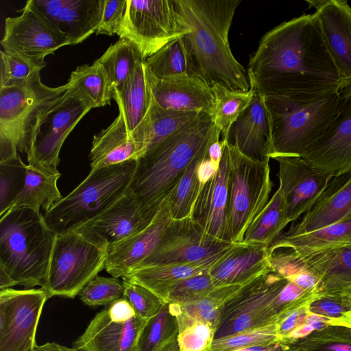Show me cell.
Returning a JSON list of instances; mask_svg holds the SVG:
<instances>
[{
    "instance_id": "f546056e",
    "label": "cell",
    "mask_w": 351,
    "mask_h": 351,
    "mask_svg": "<svg viewBox=\"0 0 351 351\" xmlns=\"http://www.w3.org/2000/svg\"><path fill=\"white\" fill-rule=\"evenodd\" d=\"M231 250L222 256L202 262L156 265L138 268L123 278H130L145 287L167 303L169 293L177 284L187 278L209 272Z\"/></svg>"
},
{
    "instance_id": "6125c7cd",
    "label": "cell",
    "mask_w": 351,
    "mask_h": 351,
    "mask_svg": "<svg viewBox=\"0 0 351 351\" xmlns=\"http://www.w3.org/2000/svg\"><path fill=\"white\" fill-rule=\"evenodd\" d=\"M348 297V298L351 300V289L348 290L346 293H344Z\"/></svg>"
},
{
    "instance_id": "5b68a950",
    "label": "cell",
    "mask_w": 351,
    "mask_h": 351,
    "mask_svg": "<svg viewBox=\"0 0 351 351\" xmlns=\"http://www.w3.org/2000/svg\"><path fill=\"white\" fill-rule=\"evenodd\" d=\"M314 291L271 271L241 288L225 303L215 339L274 324L288 311L307 304Z\"/></svg>"
},
{
    "instance_id": "277c9868",
    "label": "cell",
    "mask_w": 351,
    "mask_h": 351,
    "mask_svg": "<svg viewBox=\"0 0 351 351\" xmlns=\"http://www.w3.org/2000/svg\"><path fill=\"white\" fill-rule=\"evenodd\" d=\"M0 289L42 286L56 233L40 212L10 209L0 216Z\"/></svg>"
},
{
    "instance_id": "7a4b0ae2",
    "label": "cell",
    "mask_w": 351,
    "mask_h": 351,
    "mask_svg": "<svg viewBox=\"0 0 351 351\" xmlns=\"http://www.w3.org/2000/svg\"><path fill=\"white\" fill-rule=\"evenodd\" d=\"M241 0H173L176 10L189 32L181 36L189 75L210 87L215 84L247 92V70L234 58L229 31Z\"/></svg>"
},
{
    "instance_id": "83f0119b",
    "label": "cell",
    "mask_w": 351,
    "mask_h": 351,
    "mask_svg": "<svg viewBox=\"0 0 351 351\" xmlns=\"http://www.w3.org/2000/svg\"><path fill=\"white\" fill-rule=\"evenodd\" d=\"M268 248L237 243L209 271L217 287L243 285L262 274L272 271Z\"/></svg>"
},
{
    "instance_id": "b9f144b4",
    "label": "cell",
    "mask_w": 351,
    "mask_h": 351,
    "mask_svg": "<svg viewBox=\"0 0 351 351\" xmlns=\"http://www.w3.org/2000/svg\"><path fill=\"white\" fill-rule=\"evenodd\" d=\"M146 69L159 79L188 75L186 55L181 37L168 43L145 60Z\"/></svg>"
},
{
    "instance_id": "8d00e7d4",
    "label": "cell",
    "mask_w": 351,
    "mask_h": 351,
    "mask_svg": "<svg viewBox=\"0 0 351 351\" xmlns=\"http://www.w3.org/2000/svg\"><path fill=\"white\" fill-rule=\"evenodd\" d=\"M219 135H221V132L216 128L211 137L198 152L166 197L171 219H181L191 216L197 196L202 187L197 176L198 166L206 156L209 145Z\"/></svg>"
},
{
    "instance_id": "9c48e42d",
    "label": "cell",
    "mask_w": 351,
    "mask_h": 351,
    "mask_svg": "<svg viewBox=\"0 0 351 351\" xmlns=\"http://www.w3.org/2000/svg\"><path fill=\"white\" fill-rule=\"evenodd\" d=\"M108 243L102 239L67 230L56 233L48 271L41 286L49 297L74 298L105 269Z\"/></svg>"
},
{
    "instance_id": "4dcf8cb0",
    "label": "cell",
    "mask_w": 351,
    "mask_h": 351,
    "mask_svg": "<svg viewBox=\"0 0 351 351\" xmlns=\"http://www.w3.org/2000/svg\"><path fill=\"white\" fill-rule=\"evenodd\" d=\"M199 112H179L164 109L152 97L146 116L133 134L138 152V159L147 150L164 141Z\"/></svg>"
},
{
    "instance_id": "681fc988",
    "label": "cell",
    "mask_w": 351,
    "mask_h": 351,
    "mask_svg": "<svg viewBox=\"0 0 351 351\" xmlns=\"http://www.w3.org/2000/svg\"><path fill=\"white\" fill-rule=\"evenodd\" d=\"M125 298L136 313L149 319L156 315L166 302L145 287L128 278H122Z\"/></svg>"
},
{
    "instance_id": "5bb4252c",
    "label": "cell",
    "mask_w": 351,
    "mask_h": 351,
    "mask_svg": "<svg viewBox=\"0 0 351 351\" xmlns=\"http://www.w3.org/2000/svg\"><path fill=\"white\" fill-rule=\"evenodd\" d=\"M236 244L209 235L191 216L171 219L158 247L134 269L156 265L202 262L223 255Z\"/></svg>"
},
{
    "instance_id": "9f6ffc18",
    "label": "cell",
    "mask_w": 351,
    "mask_h": 351,
    "mask_svg": "<svg viewBox=\"0 0 351 351\" xmlns=\"http://www.w3.org/2000/svg\"><path fill=\"white\" fill-rule=\"evenodd\" d=\"M234 351H292L289 346L280 340L276 341L239 349Z\"/></svg>"
},
{
    "instance_id": "7402d4cb",
    "label": "cell",
    "mask_w": 351,
    "mask_h": 351,
    "mask_svg": "<svg viewBox=\"0 0 351 351\" xmlns=\"http://www.w3.org/2000/svg\"><path fill=\"white\" fill-rule=\"evenodd\" d=\"M171 220L165 198L147 227L124 240L108 245L106 271L118 278L128 276L158 247Z\"/></svg>"
},
{
    "instance_id": "ab89813d",
    "label": "cell",
    "mask_w": 351,
    "mask_h": 351,
    "mask_svg": "<svg viewBox=\"0 0 351 351\" xmlns=\"http://www.w3.org/2000/svg\"><path fill=\"white\" fill-rule=\"evenodd\" d=\"M178 332L176 315L171 305L166 303L148 319L139 335L136 351H158L176 339Z\"/></svg>"
},
{
    "instance_id": "ac0fdd59",
    "label": "cell",
    "mask_w": 351,
    "mask_h": 351,
    "mask_svg": "<svg viewBox=\"0 0 351 351\" xmlns=\"http://www.w3.org/2000/svg\"><path fill=\"white\" fill-rule=\"evenodd\" d=\"M300 157L332 178L351 171V83L341 91L331 123Z\"/></svg>"
},
{
    "instance_id": "f6af8a7d",
    "label": "cell",
    "mask_w": 351,
    "mask_h": 351,
    "mask_svg": "<svg viewBox=\"0 0 351 351\" xmlns=\"http://www.w3.org/2000/svg\"><path fill=\"white\" fill-rule=\"evenodd\" d=\"M277 340L280 339L274 324L215 339L206 351H234Z\"/></svg>"
},
{
    "instance_id": "f5cc1de1",
    "label": "cell",
    "mask_w": 351,
    "mask_h": 351,
    "mask_svg": "<svg viewBox=\"0 0 351 351\" xmlns=\"http://www.w3.org/2000/svg\"><path fill=\"white\" fill-rule=\"evenodd\" d=\"M127 0H105L101 21L96 34H117L123 21Z\"/></svg>"
},
{
    "instance_id": "4316f807",
    "label": "cell",
    "mask_w": 351,
    "mask_h": 351,
    "mask_svg": "<svg viewBox=\"0 0 351 351\" xmlns=\"http://www.w3.org/2000/svg\"><path fill=\"white\" fill-rule=\"evenodd\" d=\"M351 212V171L333 177L311 210L285 234L311 232L343 219Z\"/></svg>"
},
{
    "instance_id": "ffe728a7",
    "label": "cell",
    "mask_w": 351,
    "mask_h": 351,
    "mask_svg": "<svg viewBox=\"0 0 351 351\" xmlns=\"http://www.w3.org/2000/svg\"><path fill=\"white\" fill-rule=\"evenodd\" d=\"M155 215L143 211L138 199L129 187L101 213L69 230L97 236L110 245L143 230Z\"/></svg>"
},
{
    "instance_id": "94428289",
    "label": "cell",
    "mask_w": 351,
    "mask_h": 351,
    "mask_svg": "<svg viewBox=\"0 0 351 351\" xmlns=\"http://www.w3.org/2000/svg\"><path fill=\"white\" fill-rule=\"evenodd\" d=\"M178 337V336H177ZM158 351H180L177 337L174 339L173 341L163 346Z\"/></svg>"
},
{
    "instance_id": "9a60e30c",
    "label": "cell",
    "mask_w": 351,
    "mask_h": 351,
    "mask_svg": "<svg viewBox=\"0 0 351 351\" xmlns=\"http://www.w3.org/2000/svg\"><path fill=\"white\" fill-rule=\"evenodd\" d=\"M280 262L289 274L304 270L317 281L315 294H343L351 289V243L312 250L280 248Z\"/></svg>"
},
{
    "instance_id": "db71d44e",
    "label": "cell",
    "mask_w": 351,
    "mask_h": 351,
    "mask_svg": "<svg viewBox=\"0 0 351 351\" xmlns=\"http://www.w3.org/2000/svg\"><path fill=\"white\" fill-rule=\"evenodd\" d=\"M308 304L288 311L278 319L276 325L280 340L287 337L306 323L311 315L308 311Z\"/></svg>"
},
{
    "instance_id": "c3c4849f",
    "label": "cell",
    "mask_w": 351,
    "mask_h": 351,
    "mask_svg": "<svg viewBox=\"0 0 351 351\" xmlns=\"http://www.w3.org/2000/svg\"><path fill=\"white\" fill-rule=\"evenodd\" d=\"M0 88L12 87L27 82L43 66L1 50Z\"/></svg>"
},
{
    "instance_id": "8fae6325",
    "label": "cell",
    "mask_w": 351,
    "mask_h": 351,
    "mask_svg": "<svg viewBox=\"0 0 351 351\" xmlns=\"http://www.w3.org/2000/svg\"><path fill=\"white\" fill-rule=\"evenodd\" d=\"M189 30L179 16L173 0H127L117 35L134 43L145 60Z\"/></svg>"
},
{
    "instance_id": "7c38bea8",
    "label": "cell",
    "mask_w": 351,
    "mask_h": 351,
    "mask_svg": "<svg viewBox=\"0 0 351 351\" xmlns=\"http://www.w3.org/2000/svg\"><path fill=\"white\" fill-rule=\"evenodd\" d=\"M69 82V81H68ZM68 90L42 117L35 132L28 164L47 173H60L62 146L77 124L93 108L70 82Z\"/></svg>"
},
{
    "instance_id": "836d02e7",
    "label": "cell",
    "mask_w": 351,
    "mask_h": 351,
    "mask_svg": "<svg viewBox=\"0 0 351 351\" xmlns=\"http://www.w3.org/2000/svg\"><path fill=\"white\" fill-rule=\"evenodd\" d=\"M60 176V173H47L27 165L23 189L10 209L27 208L40 212L42 207L47 212L64 197L57 186Z\"/></svg>"
},
{
    "instance_id": "680465c9",
    "label": "cell",
    "mask_w": 351,
    "mask_h": 351,
    "mask_svg": "<svg viewBox=\"0 0 351 351\" xmlns=\"http://www.w3.org/2000/svg\"><path fill=\"white\" fill-rule=\"evenodd\" d=\"M29 351H75L73 348H68L55 342H48L41 346H36Z\"/></svg>"
},
{
    "instance_id": "d4e9b609",
    "label": "cell",
    "mask_w": 351,
    "mask_h": 351,
    "mask_svg": "<svg viewBox=\"0 0 351 351\" xmlns=\"http://www.w3.org/2000/svg\"><path fill=\"white\" fill-rule=\"evenodd\" d=\"M252 90L250 104L232 124L222 140L252 160L269 162V115L263 96Z\"/></svg>"
},
{
    "instance_id": "4fadbf2b",
    "label": "cell",
    "mask_w": 351,
    "mask_h": 351,
    "mask_svg": "<svg viewBox=\"0 0 351 351\" xmlns=\"http://www.w3.org/2000/svg\"><path fill=\"white\" fill-rule=\"evenodd\" d=\"M147 320L138 315L125 298H120L95 315L73 348L75 351H136Z\"/></svg>"
},
{
    "instance_id": "ba28073f",
    "label": "cell",
    "mask_w": 351,
    "mask_h": 351,
    "mask_svg": "<svg viewBox=\"0 0 351 351\" xmlns=\"http://www.w3.org/2000/svg\"><path fill=\"white\" fill-rule=\"evenodd\" d=\"M136 160L90 169L86 178L43 217L56 233L71 229L97 215L129 188Z\"/></svg>"
},
{
    "instance_id": "3957f363",
    "label": "cell",
    "mask_w": 351,
    "mask_h": 351,
    "mask_svg": "<svg viewBox=\"0 0 351 351\" xmlns=\"http://www.w3.org/2000/svg\"><path fill=\"white\" fill-rule=\"evenodd\" d=\"M216 128L209 114L199 112L136 160L129 187L145 213H157Z\"/></svg>"
},
{
    "instance_id": "1f68e13d",
    "label": "cell",
    "mask_w": 351,
    "mask_h": 351,
    "mask_svg": "<svg viewBox=\"0 0 351 351\" xmlns=\"http://www.w3.org/2000/svg\"><path fill=\"white\" fill-rule=\"evenodd\" d=\"M119 108V114L125 121L130 135L133 134L146 116L152 95L147 81L145 60L136 65L123 90L112 93Z\"/></svg>"
},
{
    "instance_id": "d6a6232c",
    "label": "cell",
    "mask_w": 351,
    "mask_h": 351,
    "mask_svg": "<svg viewBox=\"0 0 351 351\" xmlns=\"http://www.w3.org/2000/svg\"><path fill=\"white\" fill-rule=\"evenodd\" d=\"M241 286L217 287L208 295L198 301L182 304H170L177 317L179 331L196 322L207 323L217 331L225 303Z\"/></svg>"
},
{
    "instance_id": "6da1fadb",
    "label": "cell",
    "mask_w": 351,
    "mask_h": 351,
    "mask_svg": "<svg viewBox=\"0 0 351 351\" xmlns=\"http://www.w3.org/2000/svg\"><path fill=\"white\" fill-rule=\"evenodd\" d=\"M250 88L263 95L307 101L341 92L351 82L336 67L313 14L266 32L247 69Z\"/></svg>"
},
{
    "instance_id": "52a82bcc",
    "label": "cell",
    "mask_w": 351,
    "mask_h": 351,
    "mask_svg": "<svg viewBox=\"0 0 351 351\" xmlns=\"http://www.w3.org/2000/svg\"><path fill=\"white\" fill-rule=\"evenodd\" d=\"M70 85L47 86L38 71L23 84L0 88V162L29 154L42 117Z\"/></svg>"
},
{
    "instance_id": "484cf974",
    "label": "cell",
    "mask_w": 351,
    "mask_h": 351,
    "mask_svg": "<svg viewBox=\"0 0 351 351\" xmlns=\"http://www.w3.org/2000/svg\"><path fill=\"white\" fill-rule=\"evenodd\" d=\"M228 177V156L224 145L219 169L201 188L191 214L207 234L223 241H227Z\"/></svg>"
},
{
    "instance_id": "603a6c76",
    "label": "cell",
    "mask_w": 351,
    "mask_h": 351,
    "mask_svg": "<svg viewBox=\"0 0 351 351\" xmlns=\"http://www.w3.org/2000/svg\"><path fill=\"white\" fill-rule=\"evenodd\" d=\"M341 75L351 82V7L344 0H307Z\"/></svg>"
},
{
    "instance_id": "8992f818",
    "label": "cell",
    "mask_w": 351,
    "mask_h": 351,
    "mask_svg": "<svg viewBox=\"0 0 351 351\" xmlns=\"http://www.w3.org/2000/svg\"><path fill=\"white\" fill-rule=\"evenodd\" d=\"M261 95L270 120L269 157L274 159L302 155L331 123L338 109L341 92L307 101Z\"/></svg>"
},
{
    "instance_id": "e575fe53",
    "label": "cell",
    "mask_w": 351,
    "mask_h": 351,
    "mask_svg": "<svg viewBox=\"0 0 351 351\" xmlns=\"http://www.w3.org/2000/svg\"><path fill=\"white\" fill-rule=\"evenodd\" d=\"M351 243V212L341 221L322 229L301 234L285 233L268 248L269 253L280 248L319 249Z\"/></svg>"
},
{
    "instance_id": "74e56055",
    "label": "cell",
    "mask_w": 351,
    "mask_h": 351,
    "mask_svg": "<svg viewBox=\"0 0 351 351\" xmlns=\"http://www.w3.org/2000/svg\"><path fill=\"white\" fill-rule=\"evenodd\" d=\"M142 60L141 54L134 43L126 38H119L97 60L105 69L113 93L123 90Z\"/></svg>"
},
{
    "instance_id": "f35d334b",
    "label": "cell",
    "mask_w": 351,
    "mask_h": 351,
    "mask_svg": "<svg viewBox=\"0 0 351 351\" xmlns=\"http://www.w3.org/2000/svg\"><path fill=\"white\" fill-rule=\"evenodd\" d=\"M69 82L75 86L93 108L110 105L112 90L107 73L96 60L92 64H83L74 70Z\"/></svg>"
},
{
    "instance_id": "11a10c76",
    "label": "cell",
    "mask_w": 351,
    "mask_h": 351,
    "mask_svg": "<svg viewBox=\"0 0 351 351\" xmlns=\"http://www.w3.org/2000/svg\"><path fill=\"white\" fill-rule=\"evenodd\" d=\"M219 165H217L210 160L207 155L201 161L197 168V176L199 182L203 186L208 180H210L216 173Z\"/></svg>"
},
{
    "instance_id": "30bf717a",
    "label": "cell",
    "mask_w": 351,
    "mask_h": 351,
    "mask_svg": "<svg viewBox=\"0 0 351 351\" xmlns=\"http://www.w3.org/2000/svg\"><path fill=\"white\" fill-rule=\"evenodd\" d=\"M224 143L228 165L226 239L242 243L247 228L269 200L273 185L269 162L252 160Z\"/></svg>"
},
{
    "instance_id": "2e32d148",
    "label": "cell",
    "mask_w": 351,
    "mask_h": 351,
    "mask_svg": "<svg viewBox=\"0 0 351 351\" xmlns=\"http://www.w3.org/2000/svg\"><path fill=\"white\" fill-rule=\"evenodd\" d=\"M47 292L40 289H0V351H29L36 346V333Z\"/></svg>"
},
{
    "instance_id": "e0dca14e",
    "label": "cell",
    "mask_w": 351,
    "mask_h": 351,
    "mask_svg": "<svg viewBox=\"0 0 351 351\" xmlns=\"http://www.w3.org/2000/svg\"><path fill=\"white\" fill-rule=\"evenodd\" d=\"M1 44L3 51L45 67V58L70 42L27 1L21 15L5 19Z\"/></svg>"
},
{
    "instance_id": "f907efd6",
    "label": "cell",
    "mask_w": 351,
    "mask_h": 351,
    "mask_svg": "<svg viewBox=\"0 0 351 351\" xmlns=\"http://www.w3.org/2000/svg\"><path fill=\"white\" fill-rule=\"evenodd\" d=\"M216 329L210 324L196 322L179 331L177 340L180 351H206L211 346Z\"/></svg>"
},
{
    "instance_id": "cb8c5ba5",
    "label": "cell",
    "mask_w": 351,
    "mask_h": 351,
    "mask_svg": "<svg viewBox=\"0 0 351 351\" xmlns=\"http://www.w3.org/2000/svg\"><path fill=\"white\" fill-rule=\"evenodd\" d=\"M145 73L152 99L160 107L179 112H204L212 117L214 94L211 87L200 79L189 75L159 79L146 68Z\"/></svg>"
},
{
    "instance_id": "bcb514c9",
    "label": "cell",
    "mask_w": 351,
    "mask_h": 351,
    "mask_svg": "<svg viewBox=\"0 0 351 351\" xmlns=\"http://www.w3.org/2000/svg\"><path fill=\"white\" fill-rule=\"evenodd\" d=\"M124 288L118 278L96 276L78 294L84 304L90 306H108L123 298Z\"/></svg>"
},
{
    "instance_id": "ee69618b",
    "label": "cell",
    "mask_w": 351,
    "mask_h": 351,
    "mask_svg": "<svg viewBox=\"0 0 351 351\" xmlns=\"http://www.w3.org/2000/svg\"><path fill=\"white\" fill-rule=\"evenodd\" d=\"M26 167L20 156L0 162V216L12 207L21 193Z\"/></svg>"
},
{
    "instance_id": "6f0895ef",
    "label": "cell",
    "mask_w": 351,
    "mask_h": 351,
    "mask_svg": "<svg viewBox=\"0 0 351 351\" xmlns=\"http://www.w3.org/2000/svg\"><path fill=\"white\" fill-rule=\"evenodd\" d=\"M220 136L221 135L216 136L212 141L207 152L208 158L217 165L220 164L225 145L224 141L219 140Z\"/></svg>"
},
{
    "instance_id": "816d5d0a",
    "label": "cell",
    "mask_w": 351,
    "mask_h": 351,
    "mask_svg": "<svg viewBox=\"0 0 351 351\" xmlns=\"http://www.w3.org/2000/svg\"><path fill=\"white\" fill-rule=\"evenodd\" d=\"M308 311L311 315L337 319L351 311V300L345 294L319 295L308 304Z\"/></svg>"
},
{
    "instance_id": "d6986e66",
    "label": "cell",
    "mask_w": 351,
    "mask_h": 351,
    "mask_svg": "<svg viewBox=\"0 0 351 351\" xmlns=\"http://www.w3.org/2000/svg\"><path fill=\"white\" fill-rule=\"evenodd\" d=\"M277 176L290 222L308 212L332 177L317 171L300 156H279Z\"/></svg>"
},
{
    "instance_id": "60d3db41",
    "label": "cell",
    "mask_w": 351,
    "mask_h": 351,
    "mask_svg": "<svg viewBox=\"0 0 351 351\" xmlns=\"http://www.w3.org/2000/svg\"><path fill=\"white\" fill-rule=\"evenodd\" d=\"M211 88L215 97L212 119L224 138L232 124L250 104L253 90H232L219 84L213 85Z\"/></svg>"
},
{
    "instance_id": "be15d7a7",
    "label": "cell",
    "mask_w": 351,
    "mask_h": 351,
    "mask_svg": "<svg viewBox=\"0 0 351 351\" xmlns=\"http://www.w3.org/2000/svg\"><path fill=\"white\" fill-rule=\"evenodd\" d=\"M291 348L292 351H300V350H295V349L292 348L291 347Z\"/></svg>"
},
{
    "instance_id": "d590c367",
    "label": "cell",
    "mask_w": 351,
    "mask_h": 351,
    "mask_svg": "<svg viewBox=\"0 0 351 351\" xmlns=\"http://www.w3.org/2000/svg\"><path fill=\"white\" fill-rule=\"evenodd\" d=\"M289 223L284 199L278 189L247 228L243 243L269 248L282 234Z\"/></svg>"
},
{
    "instance_id": "f1b7e54d",
    "label": "cell",
    "mask_w": 351,
    "mask_h": 351,
    "mask_svg": "<svg viewBox=\"0 0 351 351\" xmlns=\"http://www.w3.org/2000/svg\"><path fill=\"white\" fill-rule=\"evenodd\" d=\"M89 158L90 169L138 160L136 141L130 134L121 114H119L108 128L94 136Z\"/></svg>"
},
{
    "instance_id": "7bdbcfd3",
    "label": "cell",
    "mask_w": 351,
    "mask_h": 351,
    "mask_svg": "<svg viewBox=\"0 0 351 351\" xmlns=\"http://www.w3.org/2000/svg\"><path fill=\"white\" fill-rule=\"evenodd\" d=\"M289 346L300 351H351V328L329 324Z\"/></svg>"
},
{
    "instance_id": "44dd1931",
    "label": "cell",
    "mask_w": 351,
    "mask_h": 351,
    "mask_svg": "<svg viewBox=\"0 0 351 351\" xmlns=\"http://www.w3.org/2000/svg\"><path fill=\"white\" fill-rule=\"evenodd\" d=\"M29 3L66 36L79 44L96 33L105 0H28Z\"/></svg>"
},
{
    "instance_id": "91938a15",
    "label": "cell",
    "mask_w": 351,
    "mask_h": 351,
    "mask_svg": "<svg viewBox=\"0 0 351 351\" xmlns=\"http://www.w3.org/2000/svg\"><path fill=\"white\" fill-rule=\"evenodd\" d=\"M328 324L341 325L351 328V311L343 313L340 317L328 320Z\"/></svg>"
},
{
    "instance_id": "7dc6e473",
    "label": "cell",
    "mask_w": 351,
    "mask_h": 351,
    "mask_svg": "<svg viewBox=\"0 0 351 351\" xmlns=\"http://www.w3.org/2000/svg\"><path fill=\"white\" fill-rule=\"evenodd\" d=\"M217 287L209 272L193 276L182 280L172 289L167 303L194 302L208 295Z\"/></svg>"
}]
</instances>
